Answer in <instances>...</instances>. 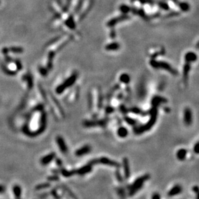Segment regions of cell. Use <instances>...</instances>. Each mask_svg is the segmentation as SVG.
Wrapping results in <instances>:
<instances>
[{
	"label": "cell",
	"mask_w": 199,
	"mask_h": 199,
	"mask_svg": "<svg viewBox=\"0 0 199 199\" xmlns=\"http://www.w3.org/2000/svg\"><path fill=\"white\" fill-rule=\"evenodd\" d=\"M157 107H152L151 110H150L151 118L149 120V121H148V123L146 124H145L144 126H142L139 128H136V130H135V132L136 133H138V134H140V133H143L144 132L150 130L152 128V126L156 123V117H157Z\"/></svg>",
	"instance_id": "1"
},
{
	"label": "cell",
	"mask_w": 199,
	"mask_h": 199,
	"mask_svg": "<svg viewBox=\"0 0 199 199\" xmlns=\"http://www.w3.org/2000/svg\"><path fill=\"white\" fill-rule=\"evenodd\" d=\"M149 175L146 174V175H143V176L139 177L133 183L131 186H129V195H133L135 193L137 192L140 189L142 188V186H143L144 182H146V181H147L149 178Z\"/></svg>",
	"instance_id": "2"
},
{
	"label": "cell",
	"mask_w": 199,
	"mask_h": 199,
	"mask_svg": "<svg viewBox=\"0 0 199 199\" xmlns=\"http://www.w3.org/2000/svg\"><path fill=\"white\" fill-rule=\"evenodd\" d=\"M76 78L77 74L74 73L70 77L68 78L63 84L59 85V86L56 88V92H57L58 94H61V93L63 92L67 88H69L71 85H73V84L75 83V81L76 80Z\"/></svg>",
	"instance_id": "3"
},
{
	"label": "cell",
	"mask_w": 199,
	"mask_h": 199,
	"mask_svg": "<svg viewBox=\"0 0 199 199\" xmlns=\"http://www.w3.org/2000/svg\"><path fill=\"white\" fill-rule=\"evenodd\" d=\"M150 63L153 68H163V69H165L166 70L169 71L170 73L174 74V75L177 74V71H176L175 70H174L169 65L165 63V62H157L156 61H151L150 62Z\"/></svg>",
	"instance_id": "4"
},
{
	"label": "cell",
	"mask_w": 199,
	"mask_h": 199,
	"mask_svg": "<svg viewBox=\"0 0 199 199\" xmlns=\"http://www.w3.org/2000/svg\"><path fill=\"white\" fill-rule=\"evenodd\" d=\"M184 121L186 125H191L193 122L192 111L189 108H186L184 112Z\"/></svg>",
	"instance_id": "5"
},
{
	"label": "cell",
	"mask_w": 199,
	"mask_h": 199,
	"mask_svg": "<svg viewBox=\"0 0 199 199\" xmlns=\"http://www.w3.org/2000/svg\"><path fill=\"white\" fill-rule=\"evenodd\" d=\"M128 18H129V17L126 15H123V16H121L115 17V18H113L112 20H111L110 21H109L108 22H107V27H114V26L116 25H117L118 22H121V21H124V20H127Z\"/></svg>",
	"instance_id": "6"
},
{
	"label": "cell",
	"mask_w": 199,
	"mask_h": 199,
	"mask_svg": "<svg viewBox=\"0 0 199 199\" xmlns=\"http://www.w3.org/2000/svg\"><path fill=\"white\" fill-rule=\"evenodd\" d=\"M97 162H98V163L102 164L111 166H115L117 167V168L120 167V165L119 164L118 162L111 161V160L107 159V158L106 157H101V159H97Z\"/></svg>",
	"instance_id": "7"
},
{
	"label": "cell",
	"mask_w": 199,
	"mask_h": 199,
	"mask_svg": "<svg viewBox=\"0 0 199 199\" xmlns=\"http://www.w3.org/2000/svg\"><path fill=\"white\" fill-rule=\"evenodd\" d=\"M167 102H168V100L165 98L156 95V96H155L152 99L151 104L152 105V106L158 107L160 104L166 103Z\"/></svg>",
	"instance_id": "8"
},
{
	"label": "cell",
	"mask_w": 199,
	"mask_h": 199,
	"mask_svg": "<svg viewBox=\"0 0 199 199\" xmlns=\"http://www.w3.org/2000/svg\"><path fill=\"white\" fill-rule=\"evenodd\" d=\"M56 142H57L58 145L60 150L63 152V153H67V148L66 144H65L64 140L63 138L60 136H58L56 137Z\"/></svg>",
	"instance_id": "9"
},
{
	"label": "cell",
	"mask_w": 199,
	"mask_h": 199,
	"mask_svg": "<svg viewBox=\"0 0 199 199\" xmlns=\"http://www.w3.org/2000/svg\"><path fill=\"white\" fill-rule=\"evenodd\" d=\"M123 171H124V176L126 178H128L130 177V168H129V163L128 159L126 157L123 159Z\"/></svg>",
	"instance_id": "10"
},
{
	"label": "cell",
	"mask_w": 199,
	"mask_h": 199,
	"mask_svg": "<svg viewBox=\"0 0 199 199\" xmlns=\"http://www.w3.org/2000/svg\"><path fill=\"white\" fill-rule=\"evenodd\" d=\"M55 156H56V155H55V153H54V152L49 154V155H46V156H45L44 157L42 158L41 160V164H43V165L48 164L49 162H51V161L54 159Z\"/></svg>",
	"instance_id": "11"
},
{
	"label": "cell",
	"mask_w": 199,
	"mask_h": 199,
	"mask_svg": "<svg viewBox=\"0 0 199 199\" xmlns=\"http://www.w3.org/2000/svg\"><path fill=\"white\" fill-rule=\"evenodd\" d=\"M91 148L90 146L86 145V146H84V147L81 148L80 149H78L76 152V155L77 156H82V155H84L85 154H87L91 152Z\"/></svg>",
	"instance_id": "12"
},
{
	"label": "cell",
	"mask_w": 199,
	"mask_h": 199,
	"mask_svg": "<svg viewBox=\"0 0 199 199\" xmlns=\"http://www.w3.org/2000/svg\"><path fill=\"white\" fill-rule=\"evenodd\" d=\"M182 191V188L180 185H176L170 190L168 192L169 197H173V196L178 195Z\"/></svg>",
	"instance_id": "13"
},
{
	"label": "cell",
	"mask_w": 199,
	"mask_h": 199,
	"mask_svg": "<svg viewBox=\"0 0 199 199\" xmlns=\"http://www.w3.org/2000/svg\"><path fill=\"white\" fill-rule=\"evenodd\" d=\"M91 169H92V164H91L89 163L87 165L81 168L80 169H78L76 172L77 174H79V175H84V174H86L87 173L90 172L91 171Z\"/></svg>",
	"instance_id": "14"
},
{
	"label": "cell",
	"mask_w": 199,
	"mask_h": 199,
	"mask_svg": "<svg viewBox=\"0 0 199 199\" xmlns=\"http://www.w3.org/2000/svg\"><path fill=\"white\" fill-rule=\"evenodd\" d=\"M120 45L117 42H113V43H109L105 46V48L107 51H116L120 48Z\"/></svg>",
	"instance_id": "15"
},
{
	"label": "cell",
	"mask_w": 199,
	"mask_h": 199,
	"mask_svg": "<svg viewBox=\"0 0 199 199\" xmlns=\"http://www.w3.org/2000/svg\"><path fill=\"white\" fill-rule=\"evenodd\" d=\"M55 56V53L53 51H50L49 53V55H48V60H47V69L49 70L52 69L53 68V59L54 57Z\"/></svg>",
	"instance_id": "16"
},
{
	"label": "cell",
	"mask_w": 199,
	"mask_h": 199,
	"mask_svg": "<svg viewBox=\"0 0 199 199\" xmlns=\"http://www.w3.org/2000/svg\"><path fill=\"white\" fill-rule=\"evenodd\" d=\"M187 152L186 149H180L177 153V157L179 161H184L186 157Z\"/></svg>",
	"instance_id": "17"
},
{
	"label": "cell",
	"mask_w": 199,
	"mask_h": 199,
	"mask_svg": "<svg viewBox=\"0 0 199 199\" xmlns=\"http://www.w3.org/2000/svg\"><path fill=\"white\" fill-rule=\"evenodd\" d=\"M197 58V56H196L195 54L193 53V52H189V53L186 54V55L185 56L186 61V62H188V63L195 61Z\"/></svg>",
	"instance_id": "18"
},
{
	"label": "cell",
	"mask_w": 199,
	"mask_h": 199,
	"mask_svg": "<svg viewBox=\"0 0 199 199\" xmlns=\"http://www.w3.org/2000/svg\"><path fill=\"white\" fill-rule=\"evenodd\" d=\"M118 135L120 137L124 138L128 135V131H127V130L126 128L120 127L118 130Z\"/></svg>",
	"instance_id": "19"
},
{
	"label": "cell",
	"mask_w": 199,
	"mask_h": 199,
	"mask_svg": "<svg viewBox=\"0 0 199 199\" xmlns=\"http://www.w3.org/2000/svg\"><path fill=\"white\" fill-rule=\"evenodd\" d=\"M65 24H66V25L69 28L72 29V30L75 29V27H76V25H75V21H74L73 17L72 16H70L67 19V20L66 22H65Z\"/></svg>",
	"instance_id": "20"
},
{
	"label": "cell",
	"mask_w": 199,
	"mask_h": 199,
	"mask_svg": "<svg viewBox=\"0 0 199 199\" xmlns=\"http://www.w3.org/2000/svg\"><path fill=\"white\" fill-rule=\"evenodd\" d=\"M22 79L24 81H27L29 88H33V78H32V77L30 76V75H29V74H25V75H24Z\"/></svg>",
	"instance_id": "21"
},
{
	"label": "cell",
	"mask_w": 199,
	"mask_h": 199,
	"mask_svg": "<svg viewBox=\"0 0 199 199\" xmlns=\"http://www.w3.org/2000/svg\"><path fill=\"white\" fill-rule=\"evenodd\" d=\"M120 80L123 83L128 84L131 81V77L127 74H123L120 75Z\"/></svg>",
	"instance_id": "22"
},
{
	"label": "cell",
	"mask_w": 199,
	"mask_h": 199,
	"mask_svg": "<svg viewBox=\"0 0 199 199\" xmlns=\"http://www.w3.org/2000/svg\"><path fill=\"white\" fill-rule=\"evenodd\" d=\"M13 192H14V195L16 198H20L21 197V188L18 185H15L13 188Z\"/></svg>",
	"instance_id": "23"
},
{
	"label": "cell",
	"mask_w": 199,
	"mask_h": 199,
	"mask_svg": "<svg viewBox=\"0 0 199 199\" xmlns=\"http://www.w3.org/2000/svg\"><path fill=\"white\" fill-rule=\"evenodd\" d=\"M9 51L14 54H21L24 52V48L20 46H12L9 48Z\"/></svg>",
	"instance_id": "24"
},
{
	"label": "cell",
	"mask_w": 199,
	"mask_h": 199,
	"mask_svg": "<svg viewBox=\"0 0 199 199\" xmlns=\"http://www.w3.org/2000/svg\"><path fill=\"white\" fill-rule=\"evenodd\" d=\"M1 67H2V69H3V72H5V74H7V75H15V74L17 73L16 71L11 70H10L9 68H7V66H5V65H2Z\"/></svg>",
	"instance_id": "25"
},
{
	"label": "cell",
	"mask_w": 199,
	"mask_h": 199,
	"mask_svg": "<svg viewBox=\"0 0 199 199\" xmlns=\"http://www.w3.org/2000/svg\"><path fill=\"white\" fill-rule=\"evenodd\" d=\"M61 173H62V174L63 176L66 177H70L71 175H75V173H76V171H67L66 170V169H62V170L61 171Z\"/></svg>",
	"instance_id": "26"
},
{
	"label": "cell",
	"mask_w": 199,
	"mask_h": 199,
	"mask_svg": "<svg viewBox=\"0 0 199 199\" xmlns=\"http://www.w3.org/2000/svg\"><path fill=\"white\" fill-rule=\"evenodd\" d=\"M50 186V184H49V183H43V184H39V185L36 186V190H43V189L47 188Z\"/></svg>",
	"instance_id": "27"
},
{
	"label": "cell",
	"mask_w": 199,
	"mask_h": 199,
	"mask_svg": "<svg viewBox=\"0 0 199 199\" xmlns=\"http://www.w3.org/2000/svg\"><path fill=\"white\" fill-rule=\"evenodd\" d=\"M120 10L123 13V14H127V13L130 11V8H129V7H127V5H122L120 7Z\"/></svg>",
	"instance_id": "28"
},
{
	"label": "cell",
	"mask_w": 199,
	"mask_h": 199,
	"mask_svg": "<svg viewBox=\"0 0 199 199\" xmlns=\"http://www.w3.org/2000/svg\"><path fill=\"white\" fill-rule=\"evenodd\" d=\"M14 63H15L16 67V69L18 70H20L22 69V63L20 61V59H15V60H14Z\"/></svg>",
	"instance_id": "29"
},
{
	"label": "cell",
	"mask_w": 199,
	"mask_h": 199,
	"mask_svg": "<svg viewBox=\"0 0 199 199\" xmlns=\"http://www.w3.org/2000/svg\"><path fill=\"white\" fill-rule=\"evenodd\" d=\"M125 120H126V122H127V123H128L129 124H130V125H133V124H135V120L134 119H133L130 118V117H125Z\"/></svg>",
	"instance_id": "30"
},
{
	"label": "cell",
	"mask_w": 199,
	"mask_h": 199,
	"mask_svg": "<svg viewBox=\"0 0 199 199\" xmlns=\"http://www.w3.org/2000/svg\"><path fill=\"white\" fill-rule=\"evenodd\" d=\"M39 71H40V74H41L42 75H43V76H45L47 74V70L45 69V68L41 67V66L39 67Z\"/></svg>",
	"instance_id": "31"
},
{
	"label": "cell",
	"mask_w": 199,
	"mask_h": 199,
	"mask_svg": "<svg viewBox=\"0 0 199 199\" xmlns=\"http://www.w3.org/2000/svg\"><path fill=\"white\" fill-rule=\"evenodd\" d=\"M131 111L136 114H142V111L138 108H133L131 109Z\"/></svg>",
	"instance_id": "32"
},
{
	"label": "cell",
	"mask_w": 199,
	"mask_h": 199,
	"mask_svg": "<svg viewBox=\"0 0 199 199\" xmlns=\"http://www.w3.org/2000/svg\"><path fill=\"white\" fill-rule=\"evenodd\" d=\"M193 151L196 154H199V141L195 144L194 148H193Z\"/></svg>",
	"instance_id": "33"
},
{
	"label": "cell",
	"mask_w": 199,
	"mask_h": 199,
	"mask_svg": "<svg viewBox=\"0 0 199 199\" xmlns=\"http://www.w3.org/2000/svg\"><path fill=\"white\" fill-rule=\"evenodd\" d=\"M4 56H5V61H6V62H7V63H11V62H12V61H13V60H12V57H10V56H8V54H7V55H4Z\"/></svg>",
	"instance_id": "34"
},
{
	"label": "cell",
	"mask_w": 199,
	"mask_h": 199,
	"mask_svg": "<svg viewBox=\"0 0 199 199\" xmlns=\"http://www.w3.org/2000/svg\"><path fill=\"white\" fill-rule=\"evenodd\" d=\"M116 176H117V179L118 180V181H120V182H122V181H123L122 177L121 175H120V173L118 171H117V172H116Z\"/></svg>",
	"instance_id": "35"
},
{
	"label": "cell",
	"mask_w": 199,
	"mask_h": 199,
	"mask_svg": "<svg viewBox=\"0 0 199 199\" xmlns=\"http://www.w3.org/2000/svg\"><path fill=\"white\" fill-rule=\"evenodd\" d=\"M48 180H49V181H58L59 178L58 176H50V177H48Z\"/></svg>",
	"instance_id": "36"
},
{
	"label": "cell",
	"mask_w": 199,
	"mask_h": 199,
	"mask_svg": "<svg viewBox=\"0 0 199 199\" xmlns=\"http://www.w3.org/2000/svg\"><path fill=\"white\" fill-rule=\"evenodd\" d=\"M2 53L4 55H7L8 54V52H9V48L7 47H3L2 48Z\"/></svg>",
	"instance_id": "37"
},
{
	"label": "cell",
	"mask_w": 199,
	"mask_h": 199,
	"mask_svg": "<svg viewBox=\"0 0 199 199\" xmlns=\"http://www.w3.org/2000/svg\"><path fill=\"white\" fill-rule=\"evenodd\" d=\"M193 191H194L195 193H197L199 192V187L197 186H194L193 188Z\"/></svg>",
	"instance_id": "38"
},
{
	"label": "cell",
	"mask_w": 199,
	"mask_h": 199,
	"mask_svg": "<svg viewBox=\"0 0 199 199\" xmlns=\"http://www.w3.org/2000/svg\"><path fill=\"white\" fill-rule=\"evenodd\" d=\"M5 191V188L3 185H0V193H3Z\"/></svg>",
	"instance_id": "39"
},
{
	"label": "cell",
	"mask_w": 199,
	"mask_h": 199,
	"mask_svg": "<svg viewBox=\"0 0 199 199\" xmlns=\"http://www.w3.org/2000/svg\"><path fill=\"white\" fill-rule=\"evenodd\" d=\"M160 198V196L157 193H155L152 196V198L153 199H159Z\"/></svg>",
	"instance_id": "40"
},
{
	"label": "cell",
	"mask_w": 199,
	"mask_h": 199,
	"mask_svg": "<svg viewBox=\"0 0 199 199\" xmlns=\"http://www.w3.org/2000/svg\"><path fill=\"white\" fill-rule=\"evenodd\" d=\"M56 164H57V165H58V166L62 165V161H61V160L59 159H56Z\"/></svg>",
	"instance_id": "41"
},
{
	"label": "cell",
	"mask_w": 199,
	"mask_h": 199,
	"mask_svg": "<svg viewBox=\"0 0 199 199\" xmlns=\"http://www.w3.org/2000/svg\"><path fill=\"white\" fill-rule=\"evenodd\" d=\"M112 111H113V109H112L111 107H109V108L107 109V112L108 113V114H109V113L110 114V113H111Z\"/></svg>",
	"instance_id": "42"
},
{
	"label": "cell",
	"mask_w": 199,
	"mask_h": 199,
	"mask_svg": "<svg viewBox=\"0 0 199 199\" xmlns=\"http://www.w3.org/2000/svg\"><path fill=\"white\" fill-rule=\"evenodd\" d=\"M111 37H115V32L114 31H112L111 32Z\"/></svg>",
	"instance_id": "43"
},
{
	"label": "cell",
	"mask_w": 199,
	"mask_h": 199,
	"mask_svg": "<svg viewBox=\"0 0 199 199\" xmlns=\"http://www.w3.org/2000/svg\"><path fill=\"white\" fill-rule=\"evenodd\" d=\"M197 198H198V199H199V192H198L197 193Z\"/></svg>",
	"instance_id": "44"
},
{
	"label": "cell",
	"mask_w": 199,
	"mask_h": 199,
	"mask_svg": "<svg viewBox=\"0 0 199 199\" xmlns=\"http://www.w3.org/2000/svg\"><path fill=\"white\" fill-rule=\"evenodd\" d=\"M0 3H1V1H0Z\"/></svg>",
	"instance_id": "45"
}]
</instances>
